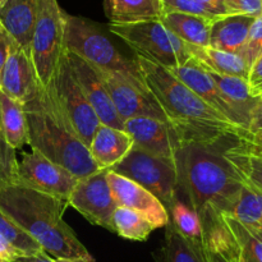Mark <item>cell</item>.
<instances>
[{"label": "cell", "instance_id": "obj_1", "mask_svg": "<svg viewBox=\"0 0 262 262\" xmlns=\"http://www.w3.org/2000/svg\"><path fill=\"white\" fill-rule=\"evenodd\" d=\"M228 132L211 140H183L176 154L179 191L200 215L205 210L224 214L242 188L243 181L225 158L233 137Z\"/></svg>", "mask_w": 262, "mask_h": 262}, {"label": "cell", "instance_id": "obj_2", "mask_svg": "<svg viewBox=\"0 0 262 262\" xmlns=\"http://www.w3.org/2000/svg\"><path fill=\"white\" fill-rule=\"evenodd\" d=\"M68 201L14 182L0 188V210L25 229L55 260L95 262L64 220Z\"/></svg>", "mask_w": 262, "mask_h": 262}, {"label": "cell", "instance_id": "obj_3", "mask_svg": "<svg viewBox=\"0 0 262 262\" xmlns=\"http://www.w3.org/2000/svg\"><path fill=\"white\" fill-rule=\"evenodd\" d=\"M23 110L32 151L41 152L78 179L101 170L74 132L51 81L46 87H38L32 99L23 104Z\"/></svg>", "mask_w": 262, "mask_h": 262}, {"label": "cell", "instance_id": "obj_4", "mask_svg": "<svg viewBox=\"0 0 262 262\" xmlns=\"http://www.w3.org/2000/svg\"><path fill=\"white\" fill-rule=\"evenodd\" d=\"M147 91L152 95L182 140H211L228 132H241L223 115L202 101L168 69L136 55Z\"/></svg>", "mask_w": 262, "mask_h": 262}, {"label": "cell", "instance_id": "obj_5", "mask_svg": "<svg viewBox=\"0 0 262 262\" xmlns=\"http://www.w3.org/2000/svg\"><path fill=\"white\" fill-rule=\"evenodd\" d=\"M64 48L66 51L76 54L95 68L119 74L141 92L151 95L135 58L123 55L95 23L67 13Z\"/></svg>", "mask_w": 262, "mask_h": 262}, {"label": "cell", "instance_id": "obj_6", "mask_svg": "<svg viewBox=\"0 0 262 262\" xmlns=\"http://www.w3.org/2000/svg\"><path fill=\"white\" fill-rule=\"evenodd\" d=\"M107 28L124 41L136 55L168 71L183 66L192 58L187 43L173 35L160 19L127 25L109 23Z\"/></svg>", "mask_w": 262, "mask_h": 262}, {"label": "cell", "instance_id": "obj_7", "mask_svg": "<svg viewBox=\"0 0 262 262\" xmlns=\"http://www.w3.org/2000/svg\"><path fill=\"white\" fill-rule=\"evenodd\" d=\"M66 14L58 0H40L38 17L28 51L36 76L42 87L48 86L51 81L61 56L66 53Z\"/></svg>", "mask_w": 262, "mask_h": 262}, {"label": "cell", "instance_id": "obj_8", "mask_svg": "<svg viewBox=\"0 0 262 262\" xmlns=\"http://www.w3.org/2000/svg\"><path fill=\"white\" fill-rule=\"evenodd\" d=\"M152 193L169 211L179 197L178 171L174 160L155 156L133 146L130 152L110 169Z\"/></svg>", "mask_w": 262, "mask_h": 262}, {"label": "cell", "instance_id": "obj_9", "mask_svg": "<svg viewBox=\"0 0 262 262\" xmlns=\"http://www.w3.org/2000/svg\"><path fill=\"white\" fill-rule=\"evenodd\" d=\"M51 83L56 92L59 104L68 117L74 132L89 147L97 127L101 123L79 87L66 53L59 61L55 74L51 78Z\"/></svg>", "mask_w": 262, "mask_h": 262}, {"label": "cell", "instance_id": "obj_10", "mask_svg": "<svg viewBox=\"0 0 262 262\" xmlns=\"http://www.w3.org/2000/svg\"><path fill=\"white\" fill-rule=\"evenodd\" d=\"M101 169L77 182L68 199L69 206L94 225L113 232V215L118 207L107 182V171Z\"/></svg>", "mask_w": 262, "mask_h": 262}, {"label": "cell", "instance_id": "obj_11", "mask_svg": "<svg viewBox=\"0 0 262 262\" xmlns=\"http://www.w3.org/2000/svg\"><path fill=\"white\" fill-rule=\"evenodd\" d=\"M17 182L41 193L68 201L78 178L41 152L32 151L18 161Z\"/></svg>", "mask_w": 262, "mask_h": 262}, {"label": "cell", "instance_id": "obj_12", "mask_svg": "<svg viewBox=\"0 0 262 262\" xmlns=\"http://www.w3.org/2000/svg\"><path fill=\"white\" fill-rule=\"evenodd\" d=\"M95 69L104 82L115 110L123 120L130 118H154L169 123L168 118L152 95L141 92L119 74L99 68Z\"/></svg>", "mask_w": 262, "mask_h": 262}, {"label": "cell", "instance_id": "obj_13", "mask_svg": "<svg viewBox=\"0 0 262 262\" xmlns=\"http://www.w3.org/2000/svg\"><path fill=\"white\" fill-rule=\"evenodd\" d=\"M124 130L132 137L133 146L155 156L174 160L181 147L182 136L171 123L154 118H130L124 120Z\"/></svg>", "mask_w": 262, "mask_h": 262}, {"label": "cell", "instance_id": "obj_14", "mask_svg": "<svg viewBox=\"0 0 262 262\" xmlns=\"http://www.w3.org/2000/svg\"><path fill=\"white\" fill-rule=\"evenodd\" d=\"M66 55L79 87L83 91L86 99L89 100L100 123L124 130V120L115 110L109 92L96 69L76 54L66 51Z\"/></svg>", "mask_w": 262, "mask_h": 262}, {"label": "cell", "instance_id": "obj_15", "mask_svg": "<svg viewBox=\"0 0 262 262\" xmlns=\"http://www.w3.org/2000/svg\"><path fill=\"white\" fill-rule=\"evenodd\" d=\"M107 182L118 206L143 215L155 229L165 228L169 224V214L163 204L140 184L112 170L107 171Z\"/></svg>", "mask_w": 262, "mask_h": 262}, {"label": "cell", "instance_id": "obj_16", "mask_svg": "<svg viewBox=\"0 0 262 262\" xmlns=\"http://www.w3.org/2000/svg\"><path fill=\"white\" fill-rule=\"evenodd\" d=\"M40 86L30 53L13 41L3 72L0 91L23 105L32 99Z\"/></svg>", "mask_w": 262, "mask_h": 262}, {"label": "cell", "instance_id": "obj_17", "mask_svg": "<svg viewBox=\"0 0 262 262\" xmlns=\"http://www.w3.org/2000/svg\"><path fill=\"white\" fill-rule=\"evenodd\" d=\"M169 72L177 79H179L182 83L186 84L191 91H193L202 101L206 102L210 107H212L215 112L219 113L228 122L232 123L234 127L238 128L237 119H235L232 109L224 100L222 92L219 91L209 72L199 61L191 58L186 64L170 69Z\"/></svg>", "mask_w": 262, "mask_h": 262}, {"label": "cell", "instance_id": "obj_18", "mask_svg": "<svg viewBox=\"0 0 262 262\" xmlns=\"http://www.w3.org/2000/svg\"><path fill=\"white\" fill-rule=\"evenodd\" d=\"M38 9L40 0H7L0 7V26L14 42L27 51L38 17Z\"/></svg>", "mask_w": 262, "mask_h": 262}, {"label": "cell", "instance_id": "obj_19", "mask_svg": "<svg viewBox=\"0 0 262 262\" xmlns=\"http://www.w3.org/2000/svg\"><path fill=\"white\" fill-rule=\"evenodd\" d=\"M133 147V140L125 130L100 124L89 145L90 155L100 169H112Z\"/></svg>", "mask_w": 262, "mask_h": 262}, {"label": "cell", "instance_id": "obj_20", "mask_svg": "<svg viewBox=\"0 0 262 262\" xmlns=\"http://www.w3.org/2000/svg\"><path fill=\"white\" fill-rule=\"evenodd\" d=\"M207 71V69H206ZM214 79L215 84L219 91L222 92L223 97L232 109L235 119H237L238 128L247 132L250 127L251 115L253 109L257 105L260 96H253L248 86L247 79L238 78V77L222 76V74L212 73L207 71Z\"/></svg>", "mask_w": 262, "mask_h": 262}, {"label": "cell", "instance_id": "obj_21", "mask_svg": "<svg viewBox=\"0 0 262 262\" xmlns=\"http://www.w3.org/2000/svg\"><path fill=\"white\" fill-rule=\"evenodd\" d=\"M255 17L245 14H229L217 18L210 30V46L216 50L241 54L247 41Z\"/></svg>", "mask_w": 262, "mask_h": 262}, {"label": "cell", "instance_id": "obj_22", "mask_svg": "<svg viewBox=\"0 0 262 262\" xmlns=\"http://www.w3.org/2000/svg\"><path fill=\"white\" fill-rule=\"evenodd\" d=\"M189 54L205 69L222 76L248 79L250 67L239 54L216 50L211 46L187 45Z\"/></svg>", "mask_w": 262, "mask_h": 262}, {"label": "cell", "instance_id": "obj_23", "mask_svg": "<svg viewBox=\"0 0 262 262\" xmlns=\"http://www.w3.org/2000/svg\"><path fill=\"white\" fill-rule=\"evenodd\" d=\"M104 10L110 23L119 25L160 19L164 14L161 0H104Z\"/></svg>", "mask_w": 262, "mask_h": 262}, {"label": "cell", "instance_id": "obj_24", "mask_svg": "<svg viewBox=\"0 0 262 262\" xmlns=\"http://www.w3.org/2000/svg\"><path fill=\"white\" fill-rule=\"evenodd\" d=\"M161 23L187 45L210 46V30L214 20L184 13H164Z\"/></svg>", "mask_w": 262, "mask_h": 262}, {"label": "cell", "instance_id": "obj_25", "mask_svg": "<svg viewBox=\"0 0 262 262\" xmlns=\"http://www.w3.org/2000/svg\"><path fill=\"white\" fill-rule=\"evenodd\" d=\"M0 129L5 142L14 151L28 143L23 105L0 91Z\"/></svg>", "mask_w": 262, "mask_h": 262}, {"label": "cell", "instance_id": "obj_26", "mask_svg": "<svg viewBox=\"0 0 262 262\" xmlns=\"http://www.w3.org/2000/svg\"><path fill=\"white\" fill-rule=\"evenodd\" d=\"M245 133V132H243ZM243 133L233 137L225 150V158L238 171L243 181L262 192V158L251 154L243 142Z\"/></svg>", "mask_w": 262, "mask_h": 262}, {"label": "cell", "instance_id": "obj_27", "mask_svg": "<svg viewBox=\"0 0 262 262\" xmlns=\"http://www.w3.org/2000/svg\"><path fill=\"white\" fill-rule=\"evenodd\" d=\"M165 228L164 262H211L205 242L183 237L170 223Z\"/></svg>", "mask_w": 262, "mask_h": 262}, {"label": "cell", "instance_id": "obj_28", "mask_svg": "<svg viewBox=\"0 0 262 262\" xmlns=\"http://www.w3.org/2000/svg\"><path fill=\"white\" fill-rule=\"evenodd\" d=\"M224 214L246 227L262 229V192L245 182L238 196Z\"/></svg>", "mask_w": 262, "mask_h": 262}, {"label": "cell", "instance_id": "obj_29", "mask_svg": "<svg viewBox=\"0 0 262 262\" xmlns=\"http://www.w3.org/2000/svg\"><path fill=\"white\" fill-rule=\"evenodd\" d=\"M222 219L241 252L250 262H262V229L246 227L225 214H217Z\"/></svg>", "mask_w": 262, "mask_h": 262}, {"label": "cell", "instance_id": "obj_30", "mask_svg": "<svg viewBox=\"0 0 262 262\" xmlns=\"http://www.w3.org/2000/svg\"><path fill=\"white\" fill-rule=\"evenodd\" d=\"M155 227L137 211L118 206L113 215V232L129 241L143 242L148 238Z\"/></svg>", "mask_w": 262, "mask_h": 262}, {"label": "cell", "instance_id": "obj_31", "mask_svg": "<svg viewBox=\"0 0 262 262\" xmlns=\"http://www.w3.org/2000/svg\"><path fill=\"white\" fill-rule=\"evenodd\" d=\"M168 214L169 223L177 232L191 241L204 242V228L201 219L191 205L178 197L173 202Z\"/></svg>", "mask_w": 262, "mask_h": 262}, {"label": "cell", "instance_id": "obj_32", "mask_svg": "<svg viewBox=\"0 0 262 262\" xmlns=\"http://www.w3.org/2000/svg\"><path fill=\"white\" fill-rule=\"evenodd\" d=\"M0 235L25 256H32L42 251L41 246L2 210H0Z\"/></svg>", "mask_w": 262, "mask_h": 262}, {"label": "cell", "instance_id": "obj_33", "mask_svg": "<svg viewBox=\"0 0 262 262\" xmlns=\"http://www.w3.org/2000/svg\"><path fill=\"white\" fill-rule=\"evenodd\" d=\"M18 160L15 151L0 140V188L17 182Z\"/></svg>", "mask_w": 262, "mask_h": 262}, {"label": "cell", "instance_id": "obj_34", "mask_svg": "<svg viewBox=\"0 0 262 262\" xmlns=\"http://www.w3.org/2000/svg\"><path fill=\"white\" fill-rule=\"evenodd\" d=\"M262 54V14L255 18V22L251 26L250 33H248L247 41L241 51L239 55L242 56L248 64V67H252L256 59Z\"/></svg>", "mask_w": 262, "mask_h": 262}, {"label": "cell", "instance_id": "obj_35", "mask_svg": "<svg viewBox=\"0 0 262 262\" xmlns=\"http://www.w3.org/2000/svg\"><path fill=\"white\" fill-rule=\"evenodd\" d=\"M164 13H184L215 20L216 18L205 8L200 0H161Z\"/></svg>", "mask_w": 262, "mask_h": 262}, {"label": "cell", "instance_id": "obj_36", "mask_svg": "<svg viewBox=\"0 0 262 262\" xmlns=\"http://www.w3.org/2000/svg\"><path fill=\"white\" fill-rule=\"evenodd\" d=\"M230 14L258 17L262 14V0H225Z\"/></svg>", "mask_w": 262, "mask_h": 262}, {"label": "cell", "instance_id": "obj_37", "mask_svg": "<svg viewBox=\"0 0 262 262\" xmlns=\"http://www.w3.org/2000/svg\"><path fill=\"white\" fill-rule=\"evenodd\" d=\"M204 242L206 245L207 252H209V257L211 262H232L229 256L225 253L223 247L220 246L219 241L215 238L210 230L205 229L204 228Z\"/></svg>", "mask_w": 262, "mask_h": 262}, {"label": "cell", "instance_id": "obj_38", "mask_svg": "<svg viewBox=\"0 0 262 262\" xmlns=\"http://www.w3.org/2000/svg\"><path fill=\"white\" fill-rule=\"evenodd\" d=\"M248 86L253 96L258 97L262 95V54L252 64L248 74Z\"/></svg>", "mask_w": 262, "mask_h": 262}, {"label": "cell", "instance_id": "obj_39", "mask_svg": "<svg viewBox=\"0 0 262 262\" xmlns=\"http://www.w3.org/2000/svg\"><path fill=\"white\" fill-rule=\"evenodd\" d=\"M13 38L8 35L7 31L0 26V86H2V77L4 72V67L7 64L8 55H9L10 46H12Z\"/></svg>", "mask_w": 262, "mask_h": 262}, {"label": "cell", "instance_id": "obj_40", "mask_svg": "<svg viewBox=\"0 0 262 262\" xmlns=\"http://www.w3.org/2000/svg\"><path fill=\"white\" fill-rule=\"evenodd\" d=\"M22 256L25 255L0 235V262H14Z\"/></svg>", "mask_w": 262, "mask_h": 262}, {"label": "cell", "instance_id": "obj_41", "mask_svg": "<svg viewBox=\"0 0 262 262\" xmlns=\"http://www.w3.org/2000/svg\"><path fill=\"white\" fill-rule=\"evenodd\" d=\"M242 137L246 148H247L251 154H253V155L262 158V133L251 135V133L245 132L242 135Z\"/></svg>", "mask_w": 262, "mask_h": 262}, {"label": "cell", "instance_id": "obj_42", "mask_svg": "<svg viewBox=\"0 0 262 262\" xmlns=\"http://www.w3.org/2000/svg\"><path fill=\"white\" fill-rule=\"evenodd\" d=\"M202 4L205 5L207 10L214 15L215 18H222L225 15H229V10H228L225 0H200Z\"/></svg>", "mask_w": 262, "mask_h": 262}, {"label": "cell", "instance_id": "obj_43", "mask_svg": "<svg viewBox=\"0 0 262 262\" xmlns=\"http://www.w3.org/2000/svg\"><path fill=\"white\" fill-rule=\"evenodd\" d=\"M248 133L256 135V133H262V97L260 96L257 105L253 109L252 115H251L250 127H248Z\"/></svg>", "mask_w": 262, "mask_h": 262}, {"label": "cell", "instance_id": "obj_44", "mask_svg": "<svg viewBox=\"0 0 262 262\" xmlns=\"http://www.w3.org/2000/svg\"><path fill=\"white\" fill-rule=\"evenodd\" d=\"M14 262H56L55 258L49 256L48 253L41 251V252L36 253L32 256H22V257L17 258Z\"/></svg>", "mask_w": 262, "mask_h": 262}, {"label": "cell", "instance_id": "obj_45", "mask_svg": "<svg viewBox=\"0 0 262 262\" xmlns=\"http://www.w3.org/2000/svg\"><path fill=\"white\" fill-rule=\"evenodd\" d=\"M56 262H87L83 260H63V258H59V260H55Z\"/></svg>", "mask_w": 262, "mask_h": 262}, {"label": "cell", "instance_id": "obj_46", "mask_svg": "<svg viewBox=\"0 0 262 262\" xmlns=\"http://www.w3.org/2000/svg\"><path fill=\"white\" fill-rule=\"evenodd\" d=\"M0 140H4V137H3V133H2V129H0ZM5 141V140H4Z\"/></svg>", "mask_w": 262, "mask_h": 262}, {"label": "cell", "instance_id": "obj_47", "mask_svg": "<svg viewBox=\"0 0 262 262\" xmlns=\"http://www.w3.org/2000/svg\"><path fill=\"white\" fill-rule=\"evenodd\" d=\"M5 2H7V0H0V7H2V5H3V4H4V3H5Z\"/></svg>", "mask_w": 262, "mask_h": 262}, {"label": "cell", "instance_id": "obj_48", "mask_svg": "<svg viewBox=\"0 0 262 262\" xmlns=\"http://www.w3.org/2000/svg\"><path fill=\"white\" fill-rule=\"evenodd\" d=\"M261 97H262V95H261Z\"/></svg>", "mask_w": 262, "mask_h": 262}]
</instances>
